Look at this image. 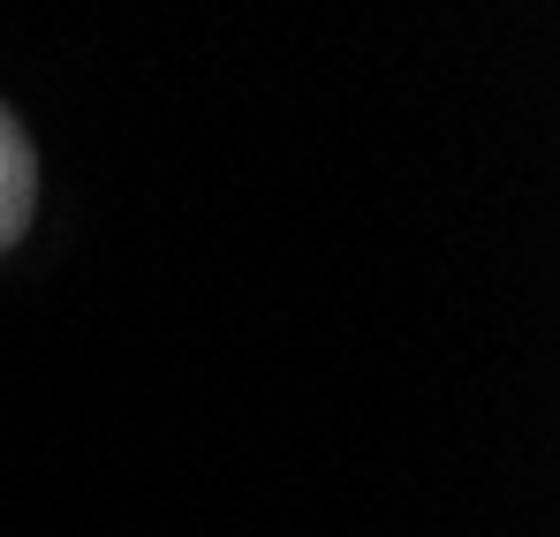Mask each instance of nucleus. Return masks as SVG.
Instances as JSON below:
<instances>
[{
    "instance_id": "obj_1",
    "label": "nucleus",
    "mask_w": 560,
    "mask_h": 537,
    "mask_svg": "<svg viewBox=\"0 0 560 537\" xmlns=\"http://www.w3.org/2000/svg\"><path fill=\"white\" fill-rule=\"evenodd\" d=\"M0 175H8V160H0Z\"/></svg>"
}]
</instances>
